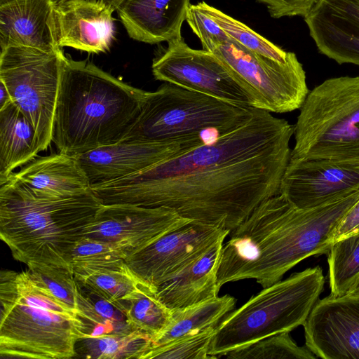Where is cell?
Wrapping results in <instances>:
<instances>
[{"mask_svg": "<svg viewBox=\"0 0 359 359\" xmlns=\"http://www.w3.org/2000/svg\"><path fill=\"white\" fill-rule=\"evenodd\" d=\"M190 222L164 207L102 204L84 236L116 245L127 257Z\"/></svg>", "mask_w": 359, "mask_h": 359, "instance_id": "obj_13", "label": "cell"}, {"mask_svg": "<svg viewBox=\"0 0 359 359\" xmlns=\"http://www.w3.org/2000/svg\"><path fill=\"white\" fill-rule=\"evenodd\" d=\"M189 0H123L116 11L129 36L154 44L182 37Z\"/></svg>", "mask_w": 359, "mask_h": 359, "instance_id": "obj_20", "label": "cell"}, {"mask_svg": "<svg viewBox=\"0 0 359 359\" xmlns=\"http://www.w3.org/2000/svg\"><path fill=\"white\" fill-rule=\"evenodd\" d=\"M41 151L36 130L13 102L0 109V185Z\"/></svg>", "mask_w": 359, "mask_h": 359, "instance_id": "obj_23", "label": "cell"}, {"mask_svg": "<svg viewBox=\"0 0 359 359\" xmlns=\"http://www.w3.org/2000/svg\"><path fill=\"white\" fill-rule=\"evenodd\" d=\"M358 189L359 158H290L280 194L294 207L307 209Z\"/></svg>", "mask_w": 359, "mask_h": 359, "instance_id": "obj_14", "label": "cell"}, {"mask_svg": "<svg viewBox=\"0 0 359 359\" xmlns=\"http://www.w3.org/2000/svg\"><path fill=\"white\" fill-rule=\"evenodd\" d=\"M75 278L80 286L111 302L120 304L140 282L127 266L120 269L99 271Z\"/></svg>", "mask_w": 359, "mask_h": 359, "instance_id": "obj_32", "label": "cell"}, {"mask_svg": "<svg viewBox=\"0 0 359 359\" xmlns=\"http://www.w3.org/2000/svg\"><path fill=\"white\" fill-rule=\"evenodd\" d=\"M236 299L225 294L184 309H173L165 329L153 339L152 346H161L217 324L233 310Z\"/></svg>", "mask_w": 359, "mask_h": 359, "instance_id": "obj_24", "label": "cell"}, {"mask_svg": "<svg viewBox=\"0 0 359 359\" xmlns=\"http://www.w3.org/2000/svg\"><path fill=\"white\" fill-rule=\"evenodd\" d=\"M205 142L202 135L166 142L122 140L75 157L93 186L140 172Z\"/></svg>", "mask_w": 359, "mask_h": 359, "instance_id": "obj_15", "label": "cell"}, {"mask_svg": "<svg viewBox=\"0 0 359 359\" xmlns=\"http://www.w3.org/2000/svg\"><path fill=\"white\" fill-rule=\"evenodd\" d=\"M264 4L273 18L305 17L317 0H257Z\"/></svg>", "mask_w": 359, "mask_h": 359, "instance_id": "obj_35", "label": "cell"}, {"mask_svg": "<svg viewBox=\"0 0 359 359\" xmlns=\"http://www.w3.org/2000/svg\"><path fill=\"white\" fill-rule=\"evenodd\" d=\"M359 189L319 206L299 209L279 194L257 206L223 243L217 284L255 279L263 288L301 261L327 253Z\"/></svg>", "mask_w": 359, "mask_h": 359, "instance_id": "obj_2", "label": "cell"}, {"mask_svg": "<svg viewBox=\"0 0 359 359\" xmlns=\"http://www.w3.org/2000/svg\"><path fill=\"white\" fill-rule=\"evenodd\" d=\"M359 232V199L348 210L336 227L332 243Z\"/></svg>", "mask_w": 359, "mask_h": 359, "instance_id": "obj_36", "label": "cell"}, {"mask_svg": "<svg viewBox=\"0 0 359 359\" xmlns=\"http://www.w3.org/2000/svg\"><path fill=\"white\" fill-rule=\"evenodd\" d=\"M146 93L91 62L67 57L52 142L60 153L75 157L122 141L137 119Z\"/></svg>", "mask_w": 359, "mask_h": 359, "instance_id": "obj_3", "label": "cell"}, {"mask_svg": "<svg viewBox=\"0 0 359 359\" xmlns=\"http://www.w3.org/2000/svg\"><path fill=\"white\" fill-rule=\"evenodd\" d=\"M306 346L323 359H359V296L318 299L303 325Z\"/></svg>", "mask_w": 359, "mask_h": 359, "instance_id": "obj_16", "label": "cell"}, {"mask_svg": "<svg viewBox=\"0 0 359 359\" xmlns=\"http://www.w3.org/2000/svg\"><path fill=\"white\" fill-rule=\"evenodd\" d=\"M153 338L139 330L79 339L81 352L88 358H138L151 347Z\"/></svg>", "mask_w": 359, "mask_h": 359, "instance_id": "obj_26", "label": "cell"}, {"mask_svg": "<svg viewBox=\"0 0 359 359\" xmlns=\"http://www.w3.org/2000/svg\"><path fill=\"white\" fill-rule=\"evenodd\" d=\"M1 358L65 359L85 326L79 314L36 285L26 271L0 273Z\"/></svg>", "mask_w": 359, "mask_h": 359, "instance_id": "obj_5", "label": "cell"}, {"mask_svg": "<svg viewBox=\"0 0 359 359\" xmlns=\"http://www.w3.org/2000/svg\"><path fill=\"white\" fill-rule=\"evenodd\" d=\"M224 241L216 243L182 273L161 284L156 291L160 301L173 310L218 297L217 271Z\"/></svg>", "mask_w": 359, "mask_h": 359, "instance_id": "obj_22", "label": "cell"}, {"mask_svg": "<svg viewBox=\"0 0 359 359\" xmlns=\"http://www.w3.org/2000/svg\"><path fill=\"white\" fill-rule=\"evenodd\" d=\"M102 205L92 189L74 197L48 198L8 178L0 185V237L13 258L28 267L72 271V250Z\"/></svg>", "mask_w": 359, "mask_h": 359, "instance_id": "obj_4", "label": "cell"}, {"mask_svg": "<svg viewBox=\"0 0 359 359\" xmlns=\"http://www.w3.org/2000/svg\"><path fill=\"white\" fill-rule=\"evenodd\" d=\"M12 102L13 100L8 88L4 83L0 81V109L4 108Z\"/></svg>", "mask_w": 359, "mask_h": 359, "instance_id": "obj_37", "label": "cell"}, {"mask_svg": "<svg viewBox=\"0 0 359 359\" xmlns=\"http://www.w3.org/2000/svg\"><path fill=\"white\" fill-rule=\"evenodd\" d=\"M217 323V324H218ZM217 324L161 346H151L141 359H210L209 348Z\"/></svg>", "mask_w": 359, "mask_h": 359, "instance_id": "obj_33", "label": "cell"}, {"mask_svg": "<svg viewBox=\"0 0 359 359\" xmlns=\"http://www.w3.org/2000/svg\"><path fill=\"white\" fill-rule=\"evenodd\" d=\"M252 109L165 82L147 91L140 114L123 140L172 141L207 130L220 135L247 121Z\"/></svg>", "mask_w": 359, "mask_h": 359, "instance_id": "obj_8", "label": "cell"}, {"mask_svg": "<svg viewBox=\"0 0 359 359\" xmlns=\"http://www.w3.org/2000/svg\"><path fill=\"white\" fill-rule=\"evenodd\" d=\"M346 294L359 296V276L352 285Z\"/></svg>", "mask_w": 359, "mask_h": 359, "instance_id": "obj_38", "label": "cell"}, {"mask_svg": "<svg viewBox=\"0 0 359 359\" xmlns=\"http://www.w3.org/2000/svg\"><path fill=\"white\" fill-rule=\"evenodd\" d=\"M248 96L251 107L269 112L300 109L309 90L296 55L285 61L256 53L232 39L213 52Z\"/></svg>", "mask_w": 359, "mask_h": 359, "instance_id": "obj_10", "label": "cell"}, {"mask_svg": "<svg viewBox=\"0 0 359 359\" xmlns=\"http://www.w3.org/2000/svg\"><path fill=\"white\" fill-rule=\"evenodd\" d=\"M326 254L330 295L344 296L359 276V232L334 241Z\"/></svg>", "mask_w": 359, "mask_h": 359, "instance_id": "obj_27", "label": "cell"}, {"mask_svg": "<svg viewBox=\"0 0 359 359\" xmlns=\"http://www.w3.org/2000/svg\"><path fill=\"white\" fill-rule=\"evenodd\" d=\"M324 284L323 270L316 266L263 288L219 322L209 355L221 358L232 350L304 325Z\"/></svg>", "mask_w": 359, "mask_h": 359, "instance_id": "obj_6", "label": "cell"}, {"mask_svg": "<svg viewBox=\"0 0 359 359\" xmlns=\"http://www.w3.org/2000/svg\"><path fill=\"white\" fill-rule=\"evenodd\" d=\"M210 15L232 39L248 49L278 61H285L291 52H287L265 39L239 20L204 1Z\"/></svg>", "mask_w": 359, "mask_h": 359, "instance_id": "obj_30", "label": "cell"}, {"mask_svg": "<svg viewBox=\"0 0 359 359\" xmlns=\"http://www.w3.org/2000/svg\"><path fill=\"white\" fill-rule=\"evenodd\" d=\"M8 178L43 198H70L91 190L90 181L76 157L60 152L33 159Z\"/></svg>", "mask_w": 359, "mask_h": 359, "instance_id": "obj_21", "label": "cell"}, {"mask_svg": "<svg viewBox=\"0 0 359 359\" xmlns=\"http://www.w3.org/2000/svg\"><path fill=\"white\" fill-rule=\"evenodd\" d=\"M114 11L103 0H67L56 4L59 46L93 53L108 51L116 36Z\"/></svg>", "mask_w": 359, "mask_h": 359, "instance_id": "obj_18", "label": "cell"}, {"mask_svg": "<svg viewBox=\"0 0 359 359\" xmlns=\"http://www.w3.org/2000/svg\"><path fill=\"white\" fill-rule=\"evenodd\" d=\"M186 21L200 39L204 50L213 52L231 39L207 12L204 1L189 5Z\"/></svg>", "mask_w": 359, "mask_h": 359, "instance_id": "obj_34", "label": "cell"}, {"mask_svg": "<svg viewBox=\"0 0 359 359\" xmlns=\"http://www.w3.org/2000/svg\"><path fill=\"white\" fill-rule=\"evenodd\" d=\"M126 258L116 245L84 236L72 250L71 269L74 277L99 271L120 269L126 266Z\"/></svg>", "mask_w": 359, "mask_h": 359, "instance_id": "obj_28", "label": "cell"}, {"mask_svg": "<svg viewBox=\"0 0 359 359\" xmlns=\"http://www.w3.org/2000/svg\"><path fill=\"white\" fill-rule=\"evenodd\" d=\"M54 2L57 4H60L61 2H63V1H67V0H53Z\"/></svg>", "mask_w": 359, "mask_h": 359, "instance_id": "obj_40", "label": "cell"}, {"mask_svg": "<svg viewBox=\"0 0 359 359\" xmlns=\"http://www.w3.org/2000/svg\"><path fill=\"white\" fill-rule=\"evenodd\" d=\"M103 1H104L109 5L112 6L115 8V10H116L123 0H103Z\"/></svg>", "mask_w": 359, "mask_h": 359, "instance_id": "obj_39", "label": "cell"}, {"mask_svg": "<svg viewBox=\"0 0 359 359\" xmlns=\"http://www.w3.org/2000/svg\"><path fill=\"white\" fill-rule=\"evenodd\" d=\"M230 231L190 222L128 256L126 266L142 283L156 289L200 258Z\"/></svg>", "mask_w": 359, "mask_h": 359, "instance_id": "obj_12", "label": "cell"}, {"mask_svg": "<svg viewBox=\"0 0 359 359\" xmlns=\"http://www.w3.org/2000/svg\"><path fill=\"white\" fill-rule=\"evenodd\" d=\"M66 59L62 48L47 51L17 46L1 50L0 81L34 126L41 151L52 142L56 102Z\"/></svg>", "mask_w": 359, "mask_h": 359, "instance_id": "obj_9", "label": "cell"}, {"mask_svg": "<svg viewBox=\"0 0 359 359\" xmlns=\"http://www.w3.org/2000/svg\"><path fill=\"white\" fill-rule=\"evenodd\" d=\"M290 332L278 333L245 346L232 350L224 356L232 359H315L306 347L298 346Z\"/></svg>", "mask_w": 359, "mask_h": 359, "instance_id": "obj_29", "label": "cell"}, {"mask_svg": "<svg viewBox=\"0 0 359 359\" xmlns=\"http://www.w3.org/2000/svg\"><path fill=\"white\" fill-rule=\"evenodd\" d=\"M304 21L320 53L359 66V0H317Z\"/></svg>", "mask_w": 359, "mask_h": 359, "instance_id": "obj_17", "label": "cell"}, {"mask_svg": "<svg viewBox=\"0 0 359 359\" xmlns=\"http://www.w3.org/2000/svg\"><path fill=\"white\" fill-rule=\"evenodd\" d=\"M26 271L36 285L45 289L81 316L80 286L72 271L50 266L28 267Z\"/></svg>", "mask_w": 359, "mask_h": 359, "instance_id": "obj_31", "label": "cell"}, {"mask_svg": "<svg viewBox=\"0 0 359 359\" xmlns=\"http://www.w3.org/2000/svg\"><path fill=\"white\" fill-rule=\"evenodd\" d=\"M151 70L156 80L252 107L246 93L222 62L211 52L190 48L182 36L168 42L154 59Z\"/></svg>", "mask_w": 359, "mask_h": 359, "instance_id": "obj_11", "label": "cell"}, {"mask_svg": "<svg viewBox=\"0 0 359 359\" xmlns=\"http://www.w3.org/2000/svg\"><path fill=\"white\" fill-rule=\"evenodd\" d=\"M53 0H0V47L47 51L58 45Z\"/></svg>", "mask_w": 359, "mask_h": 359, "instance_id": "obj_19", "label": "cell"}, {"mask_svg": "<svg viewBox=\"0 0 359 359\" xmlns=\"http://www.w3.org/2000/svg\"><path fill=\"white\" fill-rule=\"evenodd\" d=\"M294 126L254 108L234 129L140 172L91 189L103 205L164 207L230 231L280 194Z\"/></svg>", "mask_w": 359, "mask_h": 359, "instance_id": "obj_1", "label": "cell"}, {"mask_svg": "<svg viewBox=\"0 0 359 359\" xmlns=\"http://www.w3.org/2000/svg\"><path fill=\"white\" fill-rule=\"evenodd\" d=\"M156 290L139 282L122 301L128 324L153 339L168 325L172 311L157 297Z\"/></svg>", "mask_w": 359, "mask_h": 359, "instance_id": "obj_25", "label": "cell"}, {"mask_svg": "<svg viewBox=\"0 0 359 359\" xmlns=\"http://www.w3.org/2000/svg\"><path fill=\"white\" fill-rule=\"evenodd\" d=\"M290 158H359V76L326 79L309 91Z\"/></svg>", "mask_w": 359, "mask_h": 359, "instance_id": "obj_7", "label": "cell"}]
</instances>
